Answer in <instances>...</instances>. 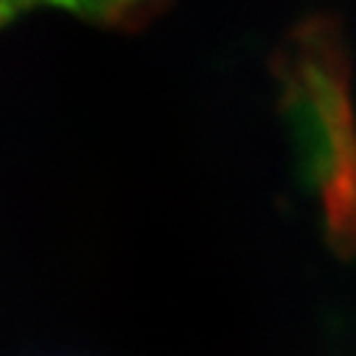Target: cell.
I'll list each match as a JSON object with an SVG mask.
<instances>
[{
    "instance_id": "cell-1",
    "label": "cell",
    "mask_w": 356,
    "mask_h": 356,
    "mask_svg": "<svg viewBox=\"0 0 356 356\" xmlns=\"http://www.w3.org/2000/svg\"><path fill=\"white\" fill-rule=\"evenodd\" d=\"M281 76L306 146L325 225L342 252L356 250V115L339 31L323 20L300 26L284 51Z\"/></svg>"
},
{
    "instance_id": "cell-2",
    "label": "cell",
    "mask_w": 356,
    "mask_h": 356,
    "mask_svg": "<svg viewBox=\"0 0 356 356\" xmlns=\"http://www.w3.org/2000/svg\"><path fill=\"white\" fill-rule=\"evenodd\" d=\"M157 6L160 0H0V29L23 15L45 9L70 12L84 20L107 26H135Z\"/></svg>"
}]
</instances>
